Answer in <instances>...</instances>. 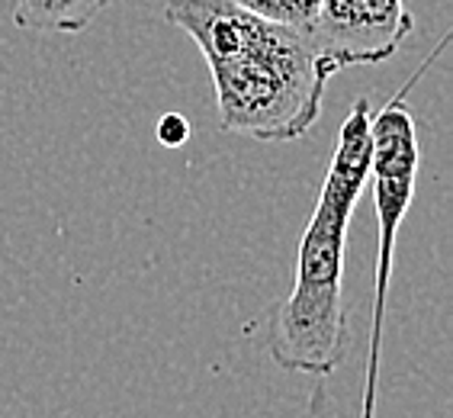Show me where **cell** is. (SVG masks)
Listing matches in <instances>:
<instances>
[{
  "instance_id": "obj_7",
  "label": "cell",
  "mask_w": 453,
  "mask_h": 418,
  "mask_svg": "<svg viewBox=\"0 0 453 418\" xmlns=\"http://www.w3.org/2000/svg\"><path fill=\"white\" fill-rule=\"evenodd\" d=\"M187 139H190V122L183 120L180 113H165L157 120V142H161V145L180 149Z\"/></svg>"
},
{
  "instance_id": "obj_3",
  "label": "cell",
  "mask_w": 453,
  "mask_h": 418,
  "mask_svg": "<svg viewBox=\"0 0 453 418\" xmlns=\"http://www.w3.org/2000/svg\"><path fill=\"white\" fill-rule=\"evenodd\" d=\"M450 35H444L437 49L411 71L405 88L389 97L383 110H373L370 122V174L366 181L373 183V209H376V306H373V335H370V364H366V402L364 412L370 415L376 392V374H380V341H383V319H386V297H389V277H393V254H395V236L402 222L409 216V206L415 200V177H418V129L415 116L405 106L409 90L418 84L441 52L447 49ZM364 415V418H366Z\"/></svg>"
},
{
  "instance_id": "obj_1",
  "label": "cell",
  "mask_w": 453,
  "mask_h": 418,
  "mask_svg": "<svg viewBox=\"0 0 453 418\" xmlns=\"http://www.w3.org/2000/svg\"><path fill=\"white\" fill-rule=\"evenodd\" d=\"M165 19L203 52L222 132L257 142L303 139L338 71L309 35L251 17L232 0H167Z\"/></svg>"
},
{
  "instance_id": "obj_5",
  "label": "cell",
  "mask_w": 453,
  "mask_h": 418,
  "mask_svg": "<svg viewBox=\"0 0 453 418\" xmlns=\"http://www.w3.org/2000/svg\"><path fill=\"white\" fill-rule=\"evenodd\" d=\"M113 0H13V23L35 33H81Z\"/></svg>"
},
{
  "instance_id": "obj_4",
  "label": "cell",
  "mask_w": 453,
  "mask_h": 418,
  "mask_svg": "<svg viewBox=\"0 0 453 418\" xmlns=\"http://www.w3.org/2000/svg\"><path fill=\"white\" fill-rule=\"evenodd\" d=\"M415 29L405 0H322L315 49L334 71L389 61Z\"/></svg>"
},
{
  "instance_id": "obj_6",
  "label": "cell",
  "mask_w": 453,
  "mask_h": 418,
  "mask_svg": "<svg viewBox=\"0 0 453 418\" xmlns=\"http://www.w3.org/2000/svg\"><path fill=\"white\" fill-rule=\"evenodd\" d=\"M235 7L248 10L251 17L267 19L273 27L293 29L312 39L315 19H319V4L322 0H232Z\"/></svg>"
},
{
  "instance_id": "obj_2",
  "label": "cell",
  "mask_w": 453,
  "mask_h": 418,
  "mask_svg": "<svg viewBox=\"0 0 453 418\" xmlns=\"http://www.w3.org/2000/svg\"><path fill=\"white\" fill-rule=\"evenodd\" d=\"M370 122L373 106L360 97L341 122L332 165L299 242L293 290L271 319V354L293 374L328 376L348 354L344 244L370 174Z\"/></svg>"
}]
</instances>
